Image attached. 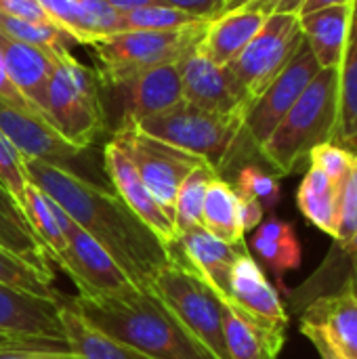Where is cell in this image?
Instances as JSON below:
<instances>
[{
    "label": "cell",
    "mask_w": 357,
    "mask_h": 359,
    "mask_svg": "<svg viewBox=\"0 0 357 359\" xmlns=\"http://www.w3.org/2000/svg\"><path fill=\"white\" fill-rule=\"evenodd\" d=\"M29 183L55 200L128 276L139 290H151L154 278L170 263L173 250L112 194L72 168H63L36 158H21Z\"/></svg>",
    "instance_id": "obj_1"
},
{
    "label": "cell",
    "mask_w": 357,
    "mask_h": 359,
    "mask_svg": "<svg viewBox=\"0 0 357 359\" xmlns=\"http://www.w3.org/2000/svg\"><path fill=\"white\" fill-rule=\"evenodd\" d=\"M67 305L90 326L151 359H217L194 339L154 292L74 297Z\"/></svg>",
    "instance_id": "obj_2"
},
{
    "label": "cell",
    "mask_w": 357,
    "mask_h": 359,
    "mask_svg": "<svg viewBox=\"0 0 357 359\" xmlns=\"http://www.w3.org/2000/svg\"><path fill=\"white\" fill-rule=\"evenodd\" d=\"M339 114V72L320 69L309 82L271 137L261 145L259 156L276 177H286L307 164L314 147L330 143Z\"/></svg>",
    "instance_id": "obj_3"
},
{
    "label": "cell",
    "mask_w": 357,
    "mask_h": 359,
    "mask_svg": "<svg viewBox=\"0 0 357 359\" xmlns=\"http://www.w3.org/2000/svg\"><path fill=\"white\" fill-rule=\"evenodd\" d=\"M55 63L44 88L46 122L74 147L88 149L105 130V111L95 69L72 57L69 48L53 50Z\"/></svg>",
    "instance_id": "obj_4"
},
{
    "label": "cell",
    "mask_w": 357,
    "mask_h": 359,
    "mask_svg": "<svg viewBox=\"0 0 357 359\" xmlns=\"http://www.w3.org/2000/svg\"><path fill=\"white\" fill-rule=\"evenodd\" d=\"M210 21H200L170 32H116L101 36L86 44L99 67L97 78L101 86H126L141 72L181 61L187 53L198 48Z\"/></svg>",
    "instance_id": "obj_5"
},
{
    "label": "cell",
    "mask_w": 357,
    "mask_h": 359,
    "mask_svg": "<svg viewBox=\"0 0 357 359\" xmlns=\"http://www.w3.org/2000/svg\"><path fill=\"white\" fill-rule=\"evenodd\" d=\"M170 263L154 278L151 290L177 322L217 359H229L223 337V301L189 265L181 250L170 246Z\"/></svg>",
    "instance_id": "obj_6"
},
{
    "label": "cell",
    "mask_w": 357,
    "mask_h": 359,
    "mask_svg": "<svg viewBox=\"0 0 357 359\" xmlns=\"http://www.w3.org/2000/svg\"><path fill=\"white\" fill-rule=\"evenodd\" d=\"M242 124V116L215 114L183 101L164 114L141 120L137 126L164 143L204 158L223 177V170L238 156Z\"/></svg>",
    "instance_id": "obj_7"
},
{
    "label": "cell",
    "mask_w": 357,
    "mask_h": 359,
    "mask_svg": "<svg viewBox=\"0 0 357 359\" xmlns=\"http://www.w3.org/2000/svg\"><path fill=\"white\" fill-rule=\"evenodd\" d=\"M303 42L299 15L271 13L265 19L257 36L227 65L250 105L280 76Z\"/></svg>",
    "instance_id": "obj_8"
},
{
    "label": "cell",
    "mask_w": 357,
    "mask_h": 359,
    "mask_svg": "<svg viewBox=\"0 0 357 359\" xmlns=\"http://www.w3.org/2000/svg\"><path fill=\"white\" fill-rule=\"evenodd\" d=\"M114 139L124 147V151L133 160L149 194L168 212L175 215V200L181 183L187 179L191 170L206 164V160L143 133L130 120H122Z\"/></svg>",
    "instance_id": "obj_9"
},
{
    "label": "cell",
    "mask_w": 357,
    "mask_h": 359,
    "mask_svg": "<svg viewBox=\"0 0 357 359\" xmlns=\"http://www.w3.org/2000/svg\"><path fill=\"white\" fill-rule=\"evenodd\" d=\"M50 206L67 244V255L59 267L72 278L80 297H122L139 290L116 261L55 200H50Z\"/></svg>",
    "instance_id": "obj_10"
},
{
    "label": "cell",
    "mask_w": 357,
    "mask_h": 359,
    "mask_svg": "<svg viewBox=\"0 0 357 359\" xmlns=\"http://www.w3.org/2000/svg\"><path fill=\"white\" fill-rule=\"evenodd\" d=\"M320 69L322 67L318 65L311 48L307 46V42H303L288 65L280 72V76L248 107L242 124L240 147L246 143L250 151L259 154L261 145L271 137L276 126L284 120V116L290 111V107L297 103V99L303 95V90L309 86Z\"/></svg>",
    "instance_id": "obj_11"
},
{
    "label": "cell",
    "mask_w": 357,
    "mask_h": 359,
    "mask_svg": "<svg viewBox=\"0 0 357 359\" xmlns=\"http://www.w3.org/2000/svg\"><path fill=\"white\" fill-rule=\"evenodd\" d=\"M179 69L187 103L215 114L246 116L250 103L227 65H217L194 48L179 61Z\"/></svg>",
    "instance_id": "obj_12"
},
{
    "label": "cell",
    "mask_w": 357,
    "mask_h": 359,
    "mask_svg": "<svg viewBox=\"0 0 357 359\" xmlns=\"http://www.w3.org/2000/svg\"><path fill=\"white\" fill-rule=\"evenodd\" d=\"M103 164L107 170V177L112 179L116 194L122 198V202L158 236V240L164 246H175L179 240L177 227H175V215L168 212L145 187L141 181L133 160L124 151V147L112 137L103 149Z\"/></svg>",
    "instance_id": "obj_13"
},
{
    "label": "cell",
    "mask_w": 357,
    "mask_h": 359,
    "mask_svg": "<svg viewBox=\"0 0 357 359\" xmlns=\"http://www.w3.org/2000/svg\"><path fill=\"white\" fill-rule=\"evenodd\" d=\"M0 133L21 158H36L69 168V162L82 154V149L67 143L44 118L4 99H0Z\"/></svg>",
    "instance_id": "obj_14"
},
{
    "label": "cell",
    "mask_w": 357,
    "mask_h": 359,
    "mask_svg": "<svg viewBox=\"0 0 357 359\" xmlns=\"http://www.w3.org/2000/svg\"><path fill=\"white\" fill-rule=\"evenodd\" d=\"M61 299L36 297L0 282V334L65 339L59 320Z\"/></svg>",
    "instance_id": "obj_15"
},
{
    "label": "cell",
    "mask_w": 357,
    "mask_h": 359,
    "mask_svg": "<svg viewBox=\"0 0 357 359\" xmlns=\"http://www.w3.org/2000/svg\"><path fill=\"white\" fill-rule=\"evenodd\" d=\"M223 301L244 309L265 324L288 328V311L278 290L269 284L267 276L252 259L250 250L236 259L229 273V292Z\"/></svg>",
    "instance_id": "obj_16"
},
{
    "label": "cell",
    "mask_w": 357,
    "mask_h": 359,
    "mask_svg": "<svg viewBox=\"0 0 357 359\" xmlns=\"http://www.w3.org/2000/svg\"><path fill=\"white\" fill-rule=\"evenodd\" d=\"M124 88L128 90L124 120H130L135 124L145 118L164 114L185 101L179 61L149 67L135 76Z\"/></svg>",
    "instance_id": "obj_17"
},
{
    "label": "cell",
    "mask_w": 357,
    "mask_h": 359,
    "mask_svg": "<svg viewBox=\"0 0 357 359\" xmlns=\"http://www.w3.org/2000/svg\"><path fill=\"white\" fill-rule=\"evenodd\" d=\"M0 57L15 88L44 118V88L55 63L53 50L15 40L0 32Z\"/></svg>",
    "instance_id": "obj_18"
},
{
    "label": "cell",
    "mask_w": 357,
    "mask_h": 359,
    "mask_svg": "<svg viewBox=\"0 0 357 359\" xmlns=\"http://www.w3.org/2000/svg\"><path fill=\"white\" fill-rule=\"evenodd\" d=\"M301 320L320 326L343 358L357 359V292L349 282L311 301L301 311Z\"/></svg>",
    "instance_id": "obj_19"
},
{
    "label": "cell",
    "mask_w": 357,
    "mask_h": 359,
    "mask_svg": "<svg viewBox=\"0 0 357 359\" xmlns=\"http://www.w3.org/2000/svg\"><path fill=\"white\" fill-rule=\"evenodd\" d=\"M223 337L229 359H278L286 343V328L265 324L223 301Z\"/></svg>",
    "instance_id": "obj_20"
},
{
    "label": "cell",
    "mask_w": 357,
    "mask_h": 359,
    "mask_svg": "<svg viewBox=\"0 0 357 359\" xmlns=\"http://www.w3.org/2000/svg\"><path fill=\"white\" fill-rule=\"evenodd\" d=\"M177 248L189 261V265L208 282L221 299H227L229 292V273L236 259L248 250L246 242L225 244L210 236L204 227H194L183 231L177 240Z\"/></svg>",
    "instance_id": "obj_21"
},
{
    "label": "cell",
    "mask_w": 357,
    "mask_h": 359,
    "mask_svg": "<svg viewBox=\"0 0 357 359\" xmlns=\"http://www.w3.org/2000/svg\"><path fill=\"white\" fill-rule=\"evenodd\" d=\"M267 17L269 15L250 4L221 13L208 23L198 50L217 65H229L257 36Z\"/></svg>",
    "instance_id": "obj_22"
},
{
    "label": "cell",
    "mask_w": 357,
    "mask_h": 359,
    "mask_svg": "<svg viewBox=\"0 0 357 359\" xmlns=\"http://www.w3.org/2000/svg\"><path fill=\"white\" fill-rule=\"evenodd\" d=\"M0 248L19 261L34 267L46 280H55L50 257L46 248L36 238L29 221L25 219L23 208L11 196V191L0 183Z\"/></svg>",
    "instance_id": "obj_23"
},
{
    "label": "cell",
    "mask_w": 357,
    "mask_h": 359,
    "mask_svg": "<svg viewBox=\"0 0 357 359\" xmlns=\"http://www.w3.org/2000/svg\"><path fill=\"white\" fill-rule=\"evenodd\" d=\"M353 2V0H351ZM307 46L322 69H339L351 21V4L326 6L299 15Z\"/></svg>",
    "instance_id": "obj_24"
},
{
    "label": "cell",
    "mask_w": 357,
    "mask_h": 359,
    "mask_svg": "<svg viewBox=\"0 0 357 359\" xmlns=\"http://www.w3.org/2000/svg\"><path fill=\"white\" fill-rule=\"evenodd\" d=\"M339 114L332 141L357 156V0L351 2V21L339 65Z\"/></svg>",
    "instance_id": "obj_25"
},
{
    "label": "cell",
    "mask_w": 357,
    "mask_h": 359,
    "mask_svg": "<svg viewBox=\"0 0 357 359\" xmlns=\"http://www.w3.org/2000/svg\"><path fill=\"white\" fill-rule=\"evenodd\" d=\"M59 320L76 359H151L90 326L67 305L65 299H61L59 305Z\"/></svg>",
    "instance_id": "obj_26"
},
{
    "label": "cell",
    "mask_w": 357,
    "mask_h": 359,
    "mask_svg": "<svg viewBox=\"0 0 357 359\" xmlns=\"http://www.w3.org/2000/svg\"><path fill=\"white\" fill-rule=\"evenodd\" d=\"M252 248L263 259V263L274 271L278 280L290 269L301 265V242L295 233V227L276 215L263 219V223L255 229Z\"/></svg>",
    "instance_id": "obj_27"
},
{
    "label": "cell",
    "mask_w": 357,
    "mask_h": 359,
    "mask_svg": "<svg viewBox=\"0 0 357 359\" xmlns=\"http://www.w3.org/2000/svg\"><path fill=\"white\" fill-rule=\"evenodd\" d=\"M297 204L309 223L328 233L332 240L337 238L339 187L316 166H307V172L297 191Z\"/></svg>",
    "instance_id": "obj_28"
},
{
    "label": "cell",
    "mask_w": 357,
    "mask_h": 359,
    "mask_svg": "<svg viewBox=\"0 0 357 359\" xmlns=\"http://www.w3.org/2000/svg\"><path fill=\"white\" fill-rule=\"evenodd\" d=\"M202 227L225 244H242L244 229L238 210V194L229 181L217 177L210 181L202 206Z\"/></svg>",
    "instance_id": "obj_29"
},
{
    "label": "cell",
    "mask_w": 357,
    "mask_h": 359,
    "mask_svg": "<svg viewBox=\"0 0 357 359\" xmlns=\"http://www.w3.org/2000/svg\"><path fill=\"white\" fill-rule=\"evenodd\" d=\"M21 208H23L25 219L29 221V225L36 233V238L46 248L48 257L59 265L67 255V244H65V238H63L61 227L57 223V217L53 212L50 198L46 194H42L34 183H27Z\"/></svg>",
    "instance_id": "obj_30"
},
{
    "label": "cell",
    "mask_w": 357,
    "mask_h": 359,
    "mask_svg": "<svg viewBox=\"0 0 357 359\" xmlns=\"http://www.w3.org/2000/svg\"><path fill=\"white\" fill-rule=\"evenodd\" d=\"M217 177H221L217 168H213L206 162L198 166L196 170H191L187 179L181 183L177 200H175V227L179 236L194 227H202V206H204L206 189L210 181Z\"/></svg>",
    "instance_id": "obj_31"
},
{
    "label": "cell",
    "mask_w": 357,
    "mask_h": 359,
    "mask_svg": "<svg viewBox=\"0 0 357 359\" xmlns=\"http://www.w3.org/2000/svg\"><path fill=\"white\" fill-rule=\"evenodd\" d=\"M200 21H206V19L154 2V4H143V6L128 8V11H120L118 32H170V29L187 27Z\"/></svg>",
    "instance_id": "obj_32"
},
{
    "label": "cell",
    "mask_w": 357,
    "mask_h": 359,
    "mask_svg": "<svg viewBox=\"0 0 357 359\" xmlns=\"http://www.w3.org/2000/svg\"><path fill=\"white\" fill-rule=\"evenodd\" d=\"M0 359H76L65 339L0 334Z\"/></svg>",
    "instance_id": "obj_33"
},
{
    "label": "cell",
    "mask_w": 357,
    "mask_h": 359,
    "mask_svg": "<svg viewBox=\"0 0 357 359\" xmlns=\"http://www.w3.org/2000/svg\"><path fill=\"white\" fill-rule=\"evenodd\" d=\"M0 32H4L6 36H11L15 40L27 42V44L40 46V48H48V50H55L61 46L67 48V44H76L74 38L59 25H42V23L21 21L2 11H0Z\"/></svg>",
    "instance_id": "obj_34"
},
{
    "label": "cell",
    "mask_w": 357,
    "mask_h": 359,
    "mask_svg": "<svg viewBox=\"0 0 357 359\" xmlns=\"http://www.w3.org/2000/svg\"><path fill=\"white\" fill-rule=\"evenodd\" d=\"M0 282L13 286L17 290H25L29 294H36V297H46V299H57L59 297L53 290L50 280H46L34 267H29L27 263L19 261L13 255H8L2 248H0Z\"/></svg>",
    "instance_id": "obj_35"
},
{
    "label": "cell",
    "mask_w": 357,
    "mask_h": 359,
    "mask_svg": "<svg viewBox=\"0 0 357 359\" xmlns=\"http://www.w3.org/2000/svg\"><path fill=\"white\" fill-rule=\"evenodd\" d=\"M356 162V154H351L349 149L335 145V143H322V145L314 147L307 156V166H316L318 170H322L337 187H341L345 183V179L349 177Z\"/></svg>",
    "instance_id": "obj_36"
},
{
    "label": "cell",
    "mask_w": 357,
    "mask_h": 359,
    "mask_svg": "<svg viewBox=\"0 0 357 359\" xmlns=\"http://www.w3.org/2000/svg\"><path fill=\"white\" fill-rule=\"evenodd\" d=\"M357 238V162L339 187V225L332 248L345 250Z\"/></svg>",
    "instance_id": "obj_37"
},
{
    "label": "cell",
    "mask_w": 357,
    "mask_h": 359,
    "mask_svg": "<svg viewBox=\"0 0 357 359\" xmlns=\"http://www.w3.org/2000/svg\"><path fill=\"white\" fill-rule=\"evenodd\" d=\"M234 189L240 191V194H246V196L255 198L265 210L276 208L278 202H280V183H278V177L271 175V172H265L259 166H244L238 172V179H236Z\"/></svg>",
    "instance_id": "obj_38"
},
{
    "label": "cell",
    "mask_w": 357,
    "mask_h": 359,
    "mask_svg": "<svg viewBox=\"0 0 357 359\" xmlns=\"http://www.w3.org/2000/svg\"><path fill=\"white\" fill-rule=\"evenodd\" d=\"M38 2L48 13V17L74 38L76 44L93 42V34L88 29L84 11L78 0H38Z\"/></svg>",
    "instance_id": "obj_39"
},
{
    "label": "cell",
    "mask_w": 357,
    "mask_h": 359,
    "mask_svg": "<svg viewBox=\"0 0 357 359\" xmlns=\"http://www.w3.org/2000/svg\"><path fill=\"white\" fill-rule=\"evenodd\" d=\"M0 183L11 191V196L19 202H23V194L27 187V177L21 166V156L17 149L2 137L0 133Z\"/></svg>",
    "instance_id": "obj_40"
},
{
    "label": "cell",
    "mask_w": 357,
    "mask_h": 359,
    "mask_svg": "<svg viewBox=\"0 0 357 359\" xmlns=\"http://www.w3.org/2000/svg\"><path fill=\"white\" fill-rule=\"evenodd\" d=\"M78 2L84 11L93 40L118 32V13L120 11H116L114 6H109L103 0H78Z\"/></svg>",
    "instance_id": "obj_41"
},
{
    "label": "cell",
    "mask_w": 357,
    "mask_h": 359,
    "mask_svg": "<svg viewBox=\"0 0 357 359\" xmlns=\"http://www.w3.org/2000/svg\"><path fill=\"white\" fill-rule=\"evenodd\" d=\"M0 11L29 23H42V25H57L48 13L40 6L38 0H0ZM61 27V25H59Z\"/></svg>",
    "instance_id": "obj_42"
},
{
    "label": "cell",
    "mask_w": 357,
    "mask_h": 359,
    "mask_svg": "<svg viewBox=\"0 0 357 359\" xmlns=\"http://www.w3.org/2000/svg\"><path fill=\"white\" fill-rule=\"evenodd\" d=\"M156 2L164 4V6L185 11V13H191V15H196L200 19H206V21L217 19L223 13V6H225V0H156Z\"/></svg>",
    "instance_id": "obj_43"
},
{
    "label": "cell",
    "mask_w": 357,
    "mask_h": 359,
    "mask_svg": "<svg viewBox=\"0 0 357 359\" xmlns=\"http://www.w3.org/2000/svg\"><path fill=\"white\" fill-rule=\"evenodd\" d=\"M236 194H238V210H240L242 229H244V233L255 231L265 219V208L255 198H250L246 194H240V191H236Z\"/></svg>",
    "instance_id": "obj_44"
},
{
    "label": "cell",
    "mask_w": 357,
    "mask_h": 359,
    "mask_svg": "<svg viewBox=\"0 0 357 359\" xmlns=\"http://www.w3.org/2000/svg\"><path fill=\"white\" fill-rule=\"evenodd\" d=\"M301 332L309 339V343L318 351L320 359H345L332 347V343L326 339V334L320 330V326H316V324H311L307 320H301Z\"/></svg>",
    "instance_id": "obj_45"
},
{
    "label": "cell",
    "mask_w": 357,
    "mask_h": 359,
    "mask_svg": "<svg viewBox=\"0 0 357 359\" xmlns=\"http://www.w3.org/2000/svg\"><path fill=\"white\" fill-rule=\"evenodd\" d=\"M305 0H252L248 2L250 6L263 11L265 15L271 13H284V15H299L301 6Z\"/></svg>",
    "instance_id": "obj_46"
},
{
    "label": "cell",
    "mask_w": 357,
    "mask_h": 359,
    "mask_svg": "<svg viewBox=\"0 0 357 359\" xmlns=\"http://www.w3.org/2000/svg\"><path fill=\"white\" fill-rule=\"evenodd\" d=\"M339 4H351V0H305L299 15H307V13H314L326 6H339Z\"/></svg>",
    "instance_id": "obj_47"
},
{
    "label": "cell",
    "mask_w": 357,
    "mask_h": 359,
    "mask_svg": "<svg viewBox=\"0 0 357 359\" xmlns=\"http://www.w3.org/2000/svg\"><path fill=\"white\" fill-rule=\"evenodd\" d=\"M103 2H107V4L114 6L116 11H128V8L143 6V4H154L156 0H103Z\"/></svg>",
    "instance_id": "obj_48"
},
{
    "label": "cell",
    "mask_w": 357,
    "mask_h": 359,
    "mask_svg": "<svg viewBox=\"0 0 357 359\" xmlns=\"http://www.w3.org/2000/svg\"><path fill=\"white\" fill-rule=\"evenodd\" d=\"M248 2H252V0H225L223 13H227V11H234V8H238V6H244V4H248Z\"/></svg>",
    "instance_id": "obj_49"
}]
</instances>
